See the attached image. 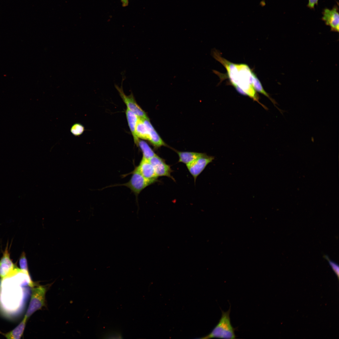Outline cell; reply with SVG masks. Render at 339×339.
<instances>
[{
	"mask_svg": "<svg viewBox=\"0 0 339 339\" xmlns=\"http://www.w3.org/2000/svg\"><path fill=\"white\" fill-rule=\"evenodd\" d=\"M237 67L229 79L230 83L239 93L249 96L265 108L259 102L258 96L252 86L254 72L246 64H237Z\"/></svg>",
	"mask_w": 339,
	"mask_h": 339,
	"instance_id": "6da1fadb",
	"label": "cell"
},
{
	"mask_svg": "<svg viewBox=\"0 0 339 339\" xmlns=\"http://www.w3.org/2000/svg\"><path fill=\"white\" fill-rule=\"evenodd\" d=\"M230 307L229 310L224 312L221 310L222 315L219 322L211 331L200 339L219 338L234 339L236 336L235 333L236 328L232 325L230 317Z\"/></svg>",
	"mask_w": 339,
	"mask_h": 339,
	"instance_id": "7a4b0ae2",
	"label": "cell"
},
{
	"mask_svg": "<svg viewBox=\"0 0 339 339\" xmlns=\"http://www.w3.org/2000/svg\"><path fill=\"white\" fill-rule=\"evenodd\" d=\"M46 288L43 286L33 287L29 304L25 315L28 319L34 312L45 305Z\"/></svg>",
	"mask_w": 339,
	"mask_h": 339,
	"instance_id": "3957f363",
	"label": "cell"
},
{
	"mask_svg": "<svg viewBox=\"0 0 339 339\" xmlns=\"http://www.w3.org/2000/svg\"><path fill=\"white\" fill-rule=\"evenodd\" d=\"M158 180V179H150L145 178L135 169L129 181L120 185L127 187L137 196L144 189Z\"/></svg>",
	"mask_w": 339,
	"mask_h": 339,
	"instance_id": "277c9868",
	"label": "cell"
},
{
	"mask_svg": "<svg viewBox=\"0 0 339 339\" xmlns=\"http://www.w3.org/2000/svg\"><path fill=\"white\" fill-rule=\"evenodd\" d=\"M125 79V78H122L121 87H120L115 84V86L123 102L126 105L127 108L139 118L149 119L146 112L136 102L132 93H131L129 95H126L124 93L122 87V84Z\"/></svg>",
	"mask_w": 339,
	"mask_h": 339,
	"instance_id": "5b68a950",
	"label": "cell"
},
{
	"mask_svg": "<svg viewBox=\"0 0 339 339\" xmlns=\"http://www.w3.org/2000/svg\"><path fill=\"white\" fill-rule=\"evenodd\" d=\"M214 157L204 153L192 162L186 165L187 168L193 177L194 181L207 166L214 159Z\"/></svg>",
	"mask_w": 339,
	"mask_h": 339,
	"instance_id": "8992f818",
	"label": "cell"
},
{
	"mask_svg": "<svg viewBox=\"0 0 339 339\" xmlns=\"http://www.w3.org/2000/svg\"><path fill=\"white\" fill-rule=\"evenodd\" d=\"M149 160L158 177L167 176L175 180L171 175L173 170L170 166L167 164L163 159L156 155L150 158Z\"/></svg>",
	"mask_w": 339,
	"mask_h": 339,
	"instance_id": "52a82bcc",
	"label": "cell"
},
{
	"mask_svg": "<svg viewBox=\"0 0 339 339\" xmlns=\"http://www.w3.org/2000/svg\"><path fill=\"white\" fill-rule=\"evenodd\" d=\"M322 14V19L326 24L331 27V31L338 32L339 14L338 7L335 5L331 9L325 8Z\"/></svg>",
	"mask_w": 339,
	"mask_h": 339,
	"instance_id": "ba28073f",
	"label": "cell"
},
{
	"mask_svg": "<svg viewBox=\"0 0 339 339\" xmlns=\"http://www.w3.org/2000/svg\"><path fill=\"white\" fill-rule=\"evenodd\" d=\"M17 267L10 257L8 246H7L0 259V277L2 280L8 276Z\"/></svg>",
	"mask_w": 339,
	"mask_h": 339,
	"instance_id": "9c48e42d",
	"label": "cell"
},
{
	"mask_svg": "<svg viewBox=\"0 0 339 339\" xmlns=\"http://www.w3.org/2000/svg\"><path fill=\"white\" fill-rule=\"evenodd\" d=\"M135 169L145 178L158 179L154 169L149 160L142 157L138 165Z\"/></svg>",
	"mask_w": 339,
	"mask_h": 339,
	"instance_id": "30bf717a",
	"label": "cell"
},
{
	"mask_svg": "<svg viewBox=\"0 0 339 339\" xmlns=\"http://www.w3.org/2000/svg\"><path fill=\"white\" fill-rule=\"evenodd\" d=\"M142 119L148 131L149 137V141L155 148L157 149L162 146H167L166 144L153 127L149 119Z\"/></svg>",
	"mask_w": 339,
	"mask_h": 339,
	"instance_id": "8fae6325",
	"label": "cell"
},
{
	"mask_svg": "<svg viewBox=\"0 0 339 339\" xmlns=\"http://www.w3.org/2000/svg\"><path fill=\"white\" fill-rule=\"evenodd\" d=\"M126 114L128 125L132 135L134 142L136 146H137L139 139L136 135L135 131L139 117L127 108L126 111Z\"/></svg>",
	"mask_w": 339,
	"mask_h": 339,
	"instance_id": "7c38bea8",
	"label": "cell"
},
{
	"mask_svg": "<svg viewBox=\"0 0 339 339\" xmlns=\"http://www.w3.org/2000/svg\"><path fill=\"white\" fill-rule=\"evenodd\" d=\"M179 156V162L187 164L202 156L204 153L191 152L175 151Z\"/></svg>",
	"mask_w": 339,
	"mask_h": 339,
	"instance_id": "4fadbf2b",
	"label": "cell"
},
{
	"mask_svg": "<svg viewBox=\"0 0 339 339\" xmlns=\"http://www.w3.org/2000/svg\"><path fill=\"white\" fill-rule=\"evenodd\" d=\"M27 320V318L24 316L23 320L14 329L3 335L8 339H20L23 334Z\"/></svg>",
	"mask_w": 339,
	"mask_h": 339,
	"instance_id": "5bb4252c",
	"label": "cell"
},
{
	"mask_svg": "<svg viewBox=\"0 0 339 339\" xmlns=\"http://www.w3.org/2000/svg\"><path fill=\"white\" fill-rule=\"evenodd\" d=\"M136 134L138 138L148 140L149 137L147 129L142 119L139 118L136 128Z\"/></svg>",
	"mask_w": 339,
	"mask_h": 339,
	"instance_id": "9a60e30c",
	"label": "cell"
},
{
	"mask_svg": "<svg viewBox=\"0 0 339 339\" xmlns=\"http://www.w3.org/2000/svg\"><path fill=\"white\" fill-rule=\"evenodd\" d=\"M139 147L143 153V157L149 160L157 155L153 150L145 141L139 140L137 146Z\"/></svg>",
	"mask_w": 339,
	"mask_h": 339,
	"instance_id": "2e32d148",
	"label": "cell"
},
{
	"mask_svg": "<svg viewBox=\"0 0 339 339\" xmlns=\"http://www.w3.org/2000/svg\"><path fill=\"white\" fill-rule=\"evenodd\" d=\"M252 85L255 90L266 96L275 106V104H276V102L273 99L271 98L268 94L264 89L261 82L254 73L253 74Z\"/></svg>",
	"mask_w": 339,
	"mask_h": 339,
	"instance_id": "e0dca14e",
	"label": "cell"
},
{
	"mask_svg": "<svg viewBox=\"0 0 339 339\" xmlns=\"http://www.w3.org/2000/svg\"><path fill=\"white\" fill-rule=\"evenodd\" d=\"M85 130L84 126L80 123H75L71 126V133L74 136H78L83 133Z\"/></svg>",
	"mask_w": 339,
	"mask_h": 339,
	"instance_id": "ac0fdd59",
	"label": "cell"
},
{
	"mask_svg": "<svg viewBox=\"0 0 339 339\" xmlns=\"http://www.w3.org/2000/svg\"><path fill=\"white\" fill-rule=\"evenodd\" d=\"M20 269L24 271L28 272L27 261L25 253L24 252L21 254L19 261Z\"/></svg>",
	"mask_w": 339,
	"mask_h": 339,
	"instance_id": "d6986e66",
	"label": "cell"
},
{
	"mask_svg": "<svg viewBox=\"0 0 339 339\" xmlns=\"http://www.w3.org/2000/svg\"><path fill=\"white\" fill-rule=\"evenodd\" d=\"M323 257L326 260L333 271L337 276L338 279L339 277V266L338 264L331 260L328 256L324 255Z\"/></svg>",
	"mask_w": 339,
	"mask_h": 339,
	"instance_id": "ffe728a7",
	"label": "cell"
},
{
	"mask_svg": "<svg viewBox=\"0 0 339 339\" xmlns=\"http://www.w3.org/2000/svg\"><path fill=\"white\" fill-rule=\"evenodd\" d=\"M307 6L311 9H314L315 5H317L318 0H308Z\"/></svg>",
	"mask_w": 339,
	"mask_h": 339,
	"instance_id": "44dd1931",
	"label": "cell"
},
{
	"mask_svg": "<svg viewBox=\"0 0 339 339\" xmlns=\"http://www.w3.org/2000/svg\"><path fill=\"white\" fill-rule=\"evenodd\" d=\"M123 7H126L128 5L129 0H120Z\"/></svg>",
	"mask_w": 339,
	"mask_h": 339,
	"instance_id": "7402d4cb",
	"label": "cell"
}]
</instances>
